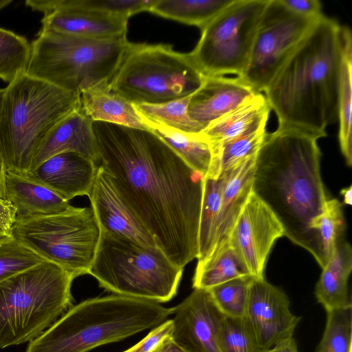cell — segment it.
<instances>
[{
	"instance_id": "cell-11",
	"label": "cell",
	"mask_w": 352,
	"mask_h": 352,
	"mask_svg": "<svg viewBox=\"0 0 352 352\" xmlns=\"http://www.w3.org/2000/svg\"><path fill=\"white\" fill-rule=\"evenodd\" d=\"M268 1L232 0L201 29L189 55L204 76L243 74Z\"/></svg>"
},
{
	"instance_id": "cell-13",
	"label": "cell",
	"mask_w": 352,
	"mask_h": 352,
	"mask_svg": "<svg viewBox=\"0 0 352 352\" xmlns=\"http://www.w3.org/2000/svg\"><path fill=\"white\" fill-rule=\"evenodd\" d=\"M229 236L249 273L262 278L271 249L284 236V230L272 211L252 192Z\"/></svg>"
},
{
	"instance_id": "cell-37",
	"label": "cell",
	"mask_w": 352,
	"mask_h": 352,
	"mask_svg": "<svg viewBox=\"0 0 352 352\" xmlns=\"http://www.w3.org/2000/svg\"><path fill=\"white\" fill-rule=\"evenodd\" d=\"M223 352H259L245 318L223 316L221 327Z\"/></svg>"
},
{
	"instance_id": "cell-23",
	"label": "cell",
	"mask_w": 352,
	"mask_h": 352,
	"mask_svg": "<svg viewBox=\"0 0 352 352\" xmlns=\"http://www.w3.org/2000/svg\"><path fill=\"white\" fill-rule=\"evenodd\" d=\"M256 157L257 155L249 157L222 173L224 179L216 245L223 238L230 234L242 209L252 192Z\"/></svg>"
},
{
	"instance_id": "cell-16",
	"label": "cell",
	"mask_w": 352,
	"mask_h": 352,
	"mask_svg": "<svg viewBox=\"0 0 352 352\" xmlns=\"http://www.w3.org/2000/svg\"><path fill=\"white\" fill-rule=\"evenodd\" d=\"M25 5L43 13L41 31L90 38H116L126 33L129 18L75 8L67 0H27Z\"/></svg>"
},
{
	"instance_id": "cell-42",
	"label": "cell",
	"mask_w": 352,
	"mask_h": 352,
	"mask_svg": "<svg viewBox=\"0 0 352 352\" xmlns=\"http://www.w3.org/2000/svg\"><path fill=\"white\" fill-rule=\"evenodd\" d=\"M290 11L299 16L318 17L322 15V3L318 0H280Z\"/></svg>"
},
{
	"instance_id": "cell-32",
	"label": "cell",
	"mask_w": 352,
	"mask_h": 352,
	"mask_svg": "<svg viewBox=\"0 0 352 352\" xmlns=\"http://www.w3.org/2000/svg\"><path fill=\"white\" fill-rule=\"evenodd\" d=\"M192 95V94H191ZM191 95L162 104H133L143 120L164 124L192 134L200 133L205 127L192 120L188 113Z\"/></svg>"
},
{
	"instance_id": "cell-9",
	"label": "cell",
	"mask_w": 352,
	"mask_h": 352,
	"mask_svg": "<svg viewBox=\"0 0 352 352\" xmlns=\"http://www.w3.org/2000/svg\"><path fill=\"white\" fill-rule=\"evenodd\" d=\"M206 76L188 54L168 45L129 43L109 87L132 104H162L188 96Z\"/></svg>"
},
{
	"instance_id": "cell-25",
	"label": "cell",
	"mask_w": 352,
	"mask_h": 352,
	"mask_svg": "<svg viewBox=\"0 0 352 352\" xmlns=\"http://www.w3.org/2000/svg\"><path fill=\"white\" fill-rule=\"evenodd\" d=\"M109 83L99 84L80 94V108L85 115L92 121L146 129L133 104L111 90Z\"/></svg>"
},
{
	"instance_id": "cell-18",
	"label": "cell",
	"mask_w": 352,
	"mask_h": 352,
	"mask_svg": "<svg viewBox=\"0 0 352 352\" xmlns=\"http://www.w3.org/2000/svg\"><path fill=\"white\" fill-rule=\"evenodd\" d=\"M88 197L102 231L129 238L147 247H157L99 166Z\"/></svg>"
},
{
	"instance_id": "cell-24",
	"label": "cell",
	"mask_w": 352,
	"mask_h": 352,
	"mask_svg": "<svg viewBox=\"0 0 352 352\" xmlns=\"http://www.w3.org/2000/svg\"><path fill=\"white\" fill-rule=\"evenodd\" d=\"M322 269L315 287V295L327 311L351 305L348 280L352 270V249L340 239Z\"/></svg>"
},
{
	"instance_id": "cell-38",
	"label": "cell",
	"mask_w": 352,
	"mask_h": 352,
	"mask_svg": "<svg viewBox=\"0 0 352 352\" xmlns=\"http://www.w3.org/2000/svg\"><path fill=\"white\" fill-rule=\"evenodd\" d=\"M45 261L13 239L0 243V281Z\"/></svg>"
},
{
	"instance_id": "cell-21",
	"label": "cell",
	"mask_w": 352,
	"mask_h": 352,
	"mask_svg": "<svg viewBox=\"0 0 352 352\" xmlns=\"http://www.w3.org/2000/svg\"><path fill=\"white\" fill-rule=\"evenodd\" d=\"M271 108L258 93L236 109L207 126L200 135L211 147L260 129H266Z\"/></svg>"
},
{
	"instance_id": "cell-8",
	"label": "cell",
	"mask_w": 352,
	"mask_h": 352,
	"mask_svg": "<svg viewBox=\"0 0 352 352\" xmlns=\"http://www.w3.org/2000/svg\"><path fill=\"white\" fill-rule=\"evenodd\" d=\"M183 270L157 247L101 230L88 274L113 294L161 303L176 296Z\"/></svg>"
},
{
	"instance_id": "cell-44",
	"label": "cell",
	"mask_w": 352,
	"mask_h": 352,
	"mask_svg": "<svg viewBox=\"0 0 352 352\" xmlns=\"http://www.w3.org/2000/svg\"><path fill=\"white\" fill-rule=\"evenodd\" d=\"M263 352H298L293 336L285 339Z\"/></svg>"
},
{
	"instance_id": "cell-1",
	"label": "cell",
	"mask_w": 352,
	"mask_h": 352,
	"mask_svg": "<svg viewBox=\"0 0 352 352\" xmlns=\"http://www.w3.org/2000/svg\"><path fill=\"white\" fill-rule=\"evenodd\" d=\"M91 125L98 166L156 246L181 268L197 258L204 176L148 130Z\"/></svg>"
},
{
	"instance_id": "cell-2",
	"label": "cell",
	"mask_w": 352,
	"mask_h": 352,
	"mask_svg": "<svg viewBox=\"0 0 352 352\" xmlns=\"http://www.w3.org/2000/svg\"><path fill=\"white\" fill-rule=\"evenodd\" d=\"M318 139L292 127L267 132L256 157L252 192L276 215L284 236L309 252L323 268L319 236L311 228L327 200Z\"/></svg>"
},
{
	"instance_id": "cell-20",
	"label": "cell",
	"mask_w": 352,
	"mask_h": 352,
	"mask_svg": "<svg viewBox=\"0 0 352 352\" xmlns=\"http://www.w3.org/2000/svg\"><path fill=\"white\" fill-rule=\"evenodd\" d=\"M91 124L92 120L80 107L63 118L41 142L30 172L45 160L64 152L78 153L97 164L98 155Z\"/></svg>"
},
{
	"instance_id": "cell-28",
	"label": "cell",
	"mask_w": 352,
	"mask_h": 352,
	"mask_svg": "<svg viewBox=\"0 0 352 352\" xmlns=\"http://www.w3.org/2000/svg\"><path fill=\"white\" fill-rule=\"evenodd\" d=\"M142 120L147 130L162 139L192 169L204 177L207 175L212 160V152L210 145L200 133H188L164 124Z\"/></svg>"
},
{
	"instance_id": "cell-41",
	"label": "cell",
	"mask_w": 352,
	"mask_h": 352,
	"mask_svg": "<svg viewBox=\"0 0 352 352\" xmlns=\"http://www.w3.org/2000/svg\"><path fill=\"white\" fill-rule=\"evenodd\" d=\"M16 221V210L12 204L0 197V243L12 241V228Z\"/></svg>"
},
{
	"instance_id": "cell-39",
	"label": "cell",
	"mask_w": 352,
	"mask_h": 352,
	"mask_svg": "<svg viewBox=\"0 0 352 352\" xmlns=\"http://www.w3.org/2000/svg\"><path fill=\"white\" fill-rule=\"evenodd\" d=\"M155 0H67L75 8L117 14L129 18L148 11Z\"/></svg>"
},
{
	"instance_id": "cell-47",
	"label": "cell",
	"mask_w": 352,
	"mask_h": 352,
	"mask_svg": "<svg viewBox=\"0 0 352 352\" xmlns=\"http://www.w3.org/2000/svg\"><path fill=\"white\" fill-rule=\"evenodd\" d=\"M12 2V0H0V10L8 6Z\"/></svg>"
},
{
	"instance_id": "cell-19",
	"label": "cell",
	"mask_w": 352,
	"mask_h": 352,
	"mask_svg": "<svg viewBox=\"0 0 352 352\" xmlns=\"http://www.w3.org/2000/svg\"><path fill=\"white\" fill-rule=\"evenodd\" d=\"M256 94L238 77L206 76L191 95L188 113L192 120L206 128Z\"/></svg>"
},
{
	"instance_id": "cell-4",
	"label": "cell",
	"mask_w": 352,
	"mask_h": 352,
	"mask_svg": "<svg viewBox=\"0 0 352 352\" xmlns=\"http://www.w3.org/2000/svg\"><path fill=\"white\" fill-rule=\"evenodd\" d=\"M173 307L133 297L111 294L72 305L31 340L25 352H88L121 341L168 320Z\"/></svg>"
},
{
	"instance_id": "cell-15",
	"label": "cell",
	"mask_w": 352,
	"mask_h": 352,
	"mask_svg": "<svg viewBox=\"0 0 352 352\" xmlns=\"http://www.w3.org/2000/svg\"><path fill=\"white\" fill-rule=\"evenodd\" d=\"M286 294L264 278L254 277L250 286L245 318L254 336L259 352L293 336L300 317L289 310Z\"/></svg>"
},
{
	"instance_id": "cell-27",
	"label": "cell",
	"mask_w": 352,
	"mask_h": 352,
	"mask_svg": "<svg viewBox=\"0 0 352 352\" xmlns=\"http://www.w3.org/2000/svg\"><path fill=\"white\" fill-rule=\"evenodd\" d=\"M342 51L338 96V141L347 166L352 165V36L346 25L341 29Z\"/></svg>"
},
{
	"instance_id": "cell-7",
	"label": "cell",
	"mask_w": 352,
	"mask_h": 352,
	"mask_svg": "<svg viewBox=\"0 0 352 352\" xmlns=\"http://www.w3.org/2000/svg\"><path fill=\"white\" fill-rule=\"evenodd\" d=\"M129 43L126 35L90 38L40 30L25 74L80 95L111 80Z\"/></svg>"
},
{
	"instance_id": "cell-10",
	"label": "cell",
	"mask_w": 352,
	"mask_h": 352,
	"mask_svg": "<svg viewBox=\"0 0 352 352\" xmlns=\"http://www.w3.org/2000/svg\"><path fill=\"white\" fill-rule=\"evenodd\" d=\"M100 227L91 207L70 206L50 215L16 219L13 239L75 278L88 274Z\"/></svg>"
},
{
	"instance_id": "cell-33",
	"label": "cell",
	"mask_w": 352,
	"mask_h": 352,
	"mask_svg": "<svg viewBox=\"0 0 352 352\" xmlns=\"http://www.w3.org/2000/svg\"><path fill=\"white\" fill-rule=\"evenodd\" d=\"M30 53L25 37L0 28V79L9 84L24 74Z\"/></svg>"
},
{
	"instance_id": "cell-17",
	"label": "cell",
	"mask_w": 352,
	"mask_h": 352,
	"mask_svg": "<svg viewBox=\"0 0 352 352\" xmlns=\"http://www.w3.org/2000/svg\"><path fill=\"white\" fill-rule=\"evenodd\" d=\"M98 169L92 160L75 152H64L45 160L25 175L67 201L89 195Z\"/></svg>"
},
{
	"instance_id": "cell-35",
	"label": "cell",
	"mask_w": 352,
	"mask_h": 352,
	"mask_svg": "<svg viewBox=\"0 0 352 352\" xmlns=\"http://www.w3.org/2000/svg\"><path fill=\"white\" fill-rule=\"evenodd\" d=\"M327 314L325 329L316 352H351L352 305Z\"/></svg>"
},
{
	"instance_id": "cell-26",
	"label": "cell",
	"mask_w": 352,
	"mask_h": 352,
	"mask_svg": "<svg viewBox=\"0 0 352 352\" xmlns=\"http://www.w3.org/2000/svg\"><path fill=\"white\" fill-rule=\"evenodd\" d=\"M251 275L234 248L230 236L223 238L211 254L197 262L193 289H209L235 278Z\"/></svg>"
},
{
	"instance_id": "cell-14",
	"label": "cell",
	"mask_w": 352,
	"mask_h": 352,
	"mask_svg": "<svg viewBox=\"0 0 352 352\" xmlns=\"http://www.w3.org/2000/svg\"><path fill=\"white\" fill-rule=\"evenodd\" d=\"M172 338L186 352H223L221 327L224 314L210 292L194 289L173 307Z\"/></svg>"
},
{
	"instance_id": "cell-22",
	"label": "cell",
	"mask_w": 352,
	"mask_h": 352,
	"mask_svg": "<svg viewBox=\"0 0 352 352\" xmlns=\"http://www.w3.org/2000/svg\"><path fill=\"white\" fill-rule=\"evenodd\" d=\"M5 199L16 210V219L54 214L69 208L65 201L46 187L24 175L6 170Z\"/></svg>"
},
{
	"instance_id": "cell-5",
	"label": "cell",
	"mask_w": 352,
	"mask_h": 352,
	"mask_svg": "<svg viewBox=\"0 0 352 352\" xmlns=\"http://www.w3.org/2000/svg\"><path fill=\"white\" fill-rule=\"evenodd\" d=\"M80 107V95L25 73L0 89V151L6 170L28 173L46 135Z\"/></svg>"
},
{
	"instance_id": "cell-45",
	"label": "cell",
	"mask_w": 352,
	"mask_h": 352,
	"mask_svg": "<svg viewBox=\"0 0 352 352\" xmlns=\"http://www.w3.org/2000/svg\"><path fill=\"white\" fill-rule=\"evenodd\" d=\"M6 169L0 151V197L5 199V177Z\"/></svg>"
},
{
	"instance_id": "cell-34",
	"label": "cell",
	"mask_w": 352,
	"mask_h": 352,
	"mask_svg": "<svg viewBox=\"0 0 352 352\" xmlns=\"http://www.w3.org/2000/svg\"><path fill=\"white\" fill-rule=\"evenodd\" d=\"M311 228L318 234L325 265L345 228L342 204L338 199L327 200L322 212L311 222Z\"/></svg>"
},
{
	"instance_id": "cell-3",
	"label": "cell",
	"mask_w": 352,
	"mask_h": 352,
	"mask_svg": "<svg viewBox=\"0 0 352 352\" xmlns=\"http://www.w3.org/2000/svg\"><path fill=\"white\" fill-rule=\"evenodd\" d=\"M342 25L322 15L266 87L278 126L318 137L338 120Z\"/></svg>"
},
{
	"instance_id": "cell-43",
	"label": "cell",
	"mask_w": 352,
	"mask_h": 352,
	"mask_svg": "<svg viewBox=\"0 0 352 352\" xmlns=\"http://www.w3.org/2000/svg\"><path fill=\"white\" fill-rule=\"evenodd\" d=\"M151 352H186L173 339L168 336L162 340Z\"/></svg>"
},
{
	"instance_id": "cell-31",
	"label": "cell",
	"mask_w": 352,
	"mask_h": 352,
	"mask_svg": "<svg viewBox=\"0 0 352 352\" xmlns=\"http://www.w3.org/2000/svg\"><path fill=\"white\" fill-rule=\"evenodd\" d=\"M266 133V129H260L211 147L212 160L206 176L218 177L246 159L257 155Z\"/></svg>"
},
{
	"instance_id": "cell-36",
	"label": "cell",
	"mask_w": 352,
	"mask_h": 352,
	"mask_svg": "<svg viewBox=\"0 0 352 352\" xmlns=\"http://www.w3.org/2000/svg\"><path fill=\"white\" fill-rule=\"evenodd\" d=\"M254 278L252 275L235 278L208 290L224 315L244 317L248 303L250 286Z\"/></svg>"
},
{
	"instance_id": "cell-30",
	"label": "cell",
	"mask_w": 352,
	"mask_h": 352,
	"mask_svg": "<svg viewBox=\"0 0 352 352\" xmlns=\"http://www.w3.org/2000/svg\"><path fill=\"white\" fill-rule=\"evenodd\" d=\"M223 179V173L218 177H204L199 228L198 261L208 257L216 246Z\"/></svg>"
},
{
	"instance_id": "cell-46",
	"label": "cell",
	"mask_w": 352,
	"mask_h": 352,
	"mask_svg": "<svg viewBox=\"0 0 352 352\" xmlns=\"http://www.w3.org/2000/svg\"><path fill=\"white\" fill-rule=\"evenodd\" d=\"M340 194L343 196V203L345 205L351 206L352 204V186L344 188L341 190Z\"/></svg>"
},
{
	"instance_id": "cell-6",
	"label": "cell",
	"mask_w": 352,
	"mask_h": 352,
	"mask_svg": "<svg viewBox=\"0 0 352 352\" xmlns=\"http://www.w3.org/2000/svg\"><path fill=\"white\" fill-rule=\"evenodd\" d=\"M74 278L44 261L0 281V349L30 342L69 309Z\"/></svg>"
},
{
	"instance_id": "cell-40",
	"label": "cell",
	"mask_w": 352,
	"mask_h": 352,
	"mask_svg": "<svg viewBox=\"0 0 352 352\" xmlns=\"http://www.w3.org/2000/svg\"><path fill=\"white\" fill-rule=\"evenodd\" d=\"M172 319L166 320L151 331L139 342L122 352H151L162 340L172 335Z\"/></svg>"
},
{
	"instance_id": "cell-29",
	"label": "cell",
	"mask_w": 352,
	"mask_h": 352,
	"mask_svg": "<svg viewBox=\"0 0 352 352\" xmlns=\"http://www.w3.org/2000/svg\"><path fill=\"white\" fill-rule=\"evenodd\" d=\"M232 0H155L148 10L164 18L195 25L201 30Z\"/></svg>"
},
{
	"instance_id": "cell-12",
	"label": "cell",
	"mask_w": 352,
	"mask_h": 352,
	"mask_svg": "<svg viewBox=\"0 0 352 352\" xmlns=\"http://www.w3.org/2000/svg\"><path fill=\"white\" fill-rule=\"evenodd\" d=\"M322 15L318 17L299 16L287 9L280 0H269L248 65L238 78L256 93L264 92L278 71Z\"/></svg>"
}]
</instances>
